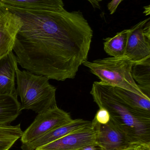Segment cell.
Returning <instances> with one entry per match:
<instances>
[{
	"instance_id": "obj_8",
	"label": "cell",
	"mask_w": 150,
	"mask_h": 150,
	"mask_svg": "<svg viewBox=\"0 0 150 150\" xmlns=\"http://www.w3.org/2000/svg\"><path fill=\"white\" fill-rule=\"evenodd\" d=\"M92 122L97 131L96 143L104 150L123 149L133 144L111 120L105 125L98 123L94 119Z\"/></svg>"
},
{
	"instance_id": "obj_11",
	"label": "cell",
	"mask_w": 150,
	"mask_h": 150,
	"mask_svg": "<svg viewBox=\"0 0 150 150\" xmlns=\"http://www.w3.org/2000/svg\"><path fill=\"white\" fill-rule=\"evenodd\" d=\"M18 65L12 51L0 58V94H17L15 81Z\"/></svg>"
},
{
	"instance_id": "obj_10",
	"label": "cell",
	"mask_w": 150,
	"mask_h": 150,
	"mask_svg": "<svg viewBox=\"0 0 150 150\" xmlns=\"http://www.w3.org/2000/svg\"><path fill=\"white\" fill-rule=\"evenodd\" d=\"M91 122L90 121L81 119L73 120L70 122L51 130L34 141L22 144L21 149L22 150H35L87 126Z\"/></svg>"
},
{
	"instance_id": "obj_17",
	"label": "cell",
	"mask_w": 150,
	"mask_h": 150,
	"mask_svg": "<svg viewBox=\"0 0 150 150\" xmlns=\"http://www.w3.org/2000/svg\"><path fill=\"white\" fill-rule=\"evenodd\" d=\"M20 124L0 126V150H9L22 136Z\"/></svg>"
},
{
	"instance_id": "obj_13",
	"label": "cell",
	"mask_w": 150,
	"mask_h": 150,
	"mask_svg": "<svg viewBox=\"0 0 150 150\" xmlns=\"http://www.w3.org/2000/svg\"><path fill=\"white\" fill-rule=\"evenodd\" d=\"M17 94H0V126L9 125L21 112Z\"/></svg>"
},
{
	"instance_id": "obj_9",
	"label": "cell",
	"mask_w": 150,
	"mask_h": 150,
	"mask_svg": "<svg viewBox=\"0 0 150 150\" xmlns=\"http://www.w3.org/2000/svg\"><path fill=\"white\" fill-rule=\"evenodd\" d=\"M21 24L18 16L0 8V58L13 51Z\"/></svg>"
},
{
	"instance_id": "obj_16",
	"label": "cell",
	"mask_w": 150,
	"mask_h": 150,
	"mask_svg": "<svg viewBox=\"0 0 150 150\" xmlns=\"http://www.w3.org/2000/svg\"><path fill=\"white\" fill-rule=\"evenodd\" d=\"M113 87L116 94L130 107L150 114V99L146 98L122 88Z\"/></svg>"
},
{
	"instance_id": "obj_14",
	"label": "cell",
	"mask_w": 150,
	"mask_h": 150,
	"mask_svg": "<svg viewBox=\"0 0 150 150\" xmlns=\"http://www.w3.org/2000/svg\"><path fill=\"white\" fill-rule=\"evenodd\" d=\"M131 73L141 91L150 98V57L134 63Z\"/></svg>"
},
{
	"instance_id": "obj_6",
	"label": "cell",
	"mask_w": 150,
	"mask_h": 150,
	"mask_svg": "<svg viewBox=\"0 0 150 150\" xmlns=\"http://www.w3.org/2000/svg\"><path fill=\"white\" fill-rule=\"evenodd\" d=\"M124 56L134 63L150 57V18L129 29Z\"/></svg>"
},
{
	"instance_id": "obj_7",
	"label": "cell",
	"mask_w": 150,
	"mask_h": 150,
	"mask_svg": "<svg viewBox=\"0 0 150 150\" xmlns=\"http://www.w3.org/2000/svg\"><path fill=\"white\" fill-rule=\"evenodd\" d=\"M97 131L92 122L63 137L35 150H77L96 142Z\"/></svg>"
},
{
	"instance_id": "obj_19",
	"label": "cell",
	"mask_w": 150,
	"mask_h": 150,
	"mask_svg": "<svg viewBox=\"0 0 150 150\" xmlns=\"http://www.w3.org/2000/svg\"><path fill=\"white\" fill-rule=\"evenodd\" d=\"M119 150H150V143L135 144L126 149Z\"/></svg>"
},
{
	"instance_id": "obj_4",
	"label": "cell",
	"mask_w": 150,
	"mask_h": 150,
	"mask_svg": "<svg viewBox=\"0 0 150 150\" xmlns=\"http://www.w3.org/2000/svg\"><path fill=\"white\" fill-rule=\"evenodd\" d=\"M134 62L125 56L109 57L84 62L82 65L97 76L102 83L119 87L150 99L139 88L132 76V67Z\"/></svg>"
},
{
	"instance_id": "obj_18",
	"label": "cell",
	"mask_w": 150,
	"mask_h": 150,
	"mask_svg": "<svg viewBox=\"0 0 150 150\" xmlns=\"http://www.w3.org/2000/svg\"><path fill=\"white\" fill-rule=\"evenodd\" d=\"M94 120L100 124L105 125L110 121L111 116L109 112L106 109L103 108H99Z\"/></svg>"
},
{
	"instance_id": "obj_2",
	"label": "cell",
	"mask_w": 150,
	"mask_h": 150,
	"mask_svg": "<svg viewBox=\"0 0 150 150\" xmlns=\"http://www.w3.org/2000/svg\"><path fill=\"white\" fill-rule=\"evenodd\" d=\"M94 102L109 112L111 120L132 144L150 143V114L133 109L113 86L94 82L90 91Z\"/></svg>"
},
{
	"instance_id": "obj_20",
	"label": "cell",
	"mask_w": 150,
	"mask_h": 150,
	"mask_svg": "<svg viewBox=\"0 0 150 150\" xmlns=\"http://www.w3.org/2000/svg\"><path fill=\"white\" fill-rule=\"evenodd\" d=\"M123 1V0H112L108 4L107 7L111 15H112L115 12L118 6Z\"/></svg>"
},
{
	"instance_id": "obj_5",
	"label": "cell",
	"mask_w": 150,
	"mask_h": 150,
	"mask_svg": "<svg viewBox=\"0 0 150 150\" xmlns=\"http://www.w3.org/2000/svg\"><path fill=\"white\" fill-rule=\"evenodd\" d=\"M73 119L70 114L56 106L38 114L31 125L23 132L22 144L34 141L51 130L61 127Z\"/></svg>"
},
{
	"instance_id": "obj_3",
	"label": "cell",
	"mask_w": 150,
	"mask_h": 150,
	"mask_svg": "<svg viewBox=\"0 0 150 150\" xmlns=\"http://www.w3.org/2000/svg\"><path fill=\"white\" fill-rule=\"evenodd\" d=\"M17 95L21 100V110H31L37 113L56 106V89L49 79L26 70H16Z\"/></svg>"
},
{
	"instance_id": "obj_15",
	"label": "cell",
	"mask_w": 150,
	"mask_h": 150,
	"mask_svg": "<svg viewBox=\"0 0 150 150\" xmlns=\"http://www.w3.org/2000/svg\"><path fill=\"white\" fill-rule=\"evenodd\" d=\"M129 29L125 30L118 33L112 38H108L105 40L104 48L108 55L113 57L124 56Z\"/></svg>"
},
{
	"instance_id": "obj_21",
	"label": "cell",
	"mask_w": 150,
	"mask_h": 150,
	"mask_svg": "<svg viewBox=\"0 0 150 150\" xmlns=\"http://www.w3.org/2000/svg\"><path fill=\"white\" fill-rule=\"evenodd\" d=\"M77 150H105L101 146H100L97 144L95 143L92 144H90V145H87L85 146L82 148L79 149Z\"/></svg>"
},
{
	"instance_id": "obj_12",
	"label": "cell",
	"mask_w": 150,
	"mask_h": 150,
	"mask_svg": "<svg viewBox=\"0 0 150 150\" xmlns=\"http://www.w3.org/2000/svg\"><path fill=\"white\" fill-rule=\"evenodd\" d=\"M0 8L25 11H59L64 9L62 0H0Z\"/></svg>"
},
{
	"instance_id": "obj_1",
	"label": "cell",
	"mask_w": 150,
	"mask_h": 150,
	"mask_svg": "<svg viewBox=\"0 0 150 150\" xmlns=\"http://www.w3.org/2000/svg\"><path fill=\"white\" fill-rule=\"evenodd\" d=\"M21 26L13 50L18 64L32 74L63 81L75 78L87 60L93 31L80 11L8 8Z\"/></svg>"
}]
</instances>
